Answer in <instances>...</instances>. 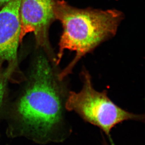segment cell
Instances as JSON below:
<instances>
[{
	"label": "cell",
	"mask_w": 145,
	"mask_h": 145,
	"mask_svg": "<svg viewBox=\"0 0 145 145\" xmlns=\"http://www.w3.org/2000/svg\"><path fill=\"white\" fill-rule=\"evenodd\" d=\"M34 76L33 84L17 105L18 123L36 142H63L72 132L66 116L67 97L55 82L46 59L38 60Z\"/></svg>",
	"instance_id": "cell-1"
},
{
	"label": "cell",
	"mask_w": 145,
	"mask_h": 145,
	"mask_svg": "<svg viewBox=\"0 0 145 145\" xmlns=\"http://www.w3.org/2000/svg\"><path fill=\"white\" fill-rule=\"evenodd\" d=\"M55 15L56 19L60 21L63 28L57 64L60 63L65 50L76 53L72 61L58 75L60 80L71 73L83 57L114 36L123 19L122 13L116 10L77 8L60 0L56 3Z\"/></svg>",
	"instance_id": "cell-2"
},
{
	"label": "cell",
	"mask_w": 145,
	"mask_h": 145,
	"mask_svg": "<svg viewBox=\"0 0 145 145\" xmlns=\"http://www.w3.org/2000/svg\"><path fill=\"white\" fill-rule=\"evenodd\" d=\"M83 86L78 92H69L65 102L67 111H74L82 119L101 129L112 141L110 132L116 125L126 121L144 122V115L135 114L115 104L107 92H98L93 87L89 73L83 72Z\"/></svg>",
	"instance_id": "cell-3"
},
{
	"label": "cell",
	"mask_w": 145,
	"mask_h": 145,
	"mask_svg": "<svg viewBox=\"0 0 145 145\" xmlns=\"http://www.w3.org/2000/svg\"><path fill=\"white\" fill-rule=\"evenodd\" d=\"M58 0H22L20 5V42L28 33H33L37 43L47 46L48 31L56 19Z\"/></svg>",
	"instance_id": "cell-4"
},
{
	"label": "cell",
	"mask_w": 145,
	"mask_h": 145,
	"mask_svg": "<svg viewBox=\"0 0 145 145\" xmlns=\"http://www.w3.org/2000/svg\"><path fill=\"white\" fill-rule=\"evenodd\" d=\"M21 1L10 0L0 10V59L13 61L17 57Z\"/></svg>",
	"instance_id": "cell-5"
},
{
	"label": "cell",
	"mask_w": 145,
	"mask_h": 145,
	"mask_svg": "<svg viewBox=\"0 0 145 145\" xmlns=\"http://www.w3.org/2000/svg\"><path fill=\"white\" fill-rule=\"evenodd\" d=\"M4 85L3 81L0 80V107H1L3 98L4 96Z\"/></svg>",
	"instance_id": "cell-6"
},
{
	"label": "cell",
	"mask_w": 145,
	"mask_h": 145,
	"mask_svg": "<svg viewBox=\"0 0 145 145\" xmlns=\"http://www.w3.org/2000/svg\"><path fill=\"white\" fill-rule=\"evenodd\" d=\"M10 0H0V8L4 6L5 4L8 3Z\"/></svg>",
	"instance_id": "cell-7"
},
{
	"label": "cell",
	"mask_w": 145,
	"mask_h": 145,
	"mask_svg": "<svg viewBox=\"0 0 145 145\" xmlns=\"http://www.w3.org/2000/svg\"><path fill=\"white\" fill-rule=\"evenodd\" d=\"M104 145H108L107 144H106V143H105V144H104Z\"/></svg>",
	"instance_id": "cell-8"
}]
</instances>
